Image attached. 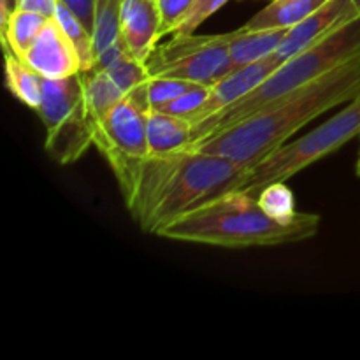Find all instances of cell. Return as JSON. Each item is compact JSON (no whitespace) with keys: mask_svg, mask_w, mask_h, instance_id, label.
I'll list each match as a JSON object with an SVG mask.
<instances>
[{"mask_svg":"<svg viewBox=\"0 0 360 360\" xmlns=\"http://www.w3.org/2000/svg\"><path fill=\"white\" fill-rule=\"evenodd\" d=\"M248 171V165L199 148L148 155L127 207L144 232L157 234L186 211L239 190Z\"/></svg>","mask_w":360,"mask_h":360,"instance_id":"1","label":"cell"},{"mask_svg":"<svg viewBox=\"0 0 360 360\" xmlns=\"http://www.w3.org/2000/svg\"><path fill=\"white\" fill-rule=\"evenodd\" d=\"M360 95V55L217 136L190 144L253 167L304 125Z\"/></svg>","mask_w":360,"mask_h":360,"instance_id":"2","label":"cell"},{"mask_svg":"<svg viewBox=\"0 0 360 360\" xmlns=\"http://www.w3.org/2000/svg\"><path fill=\"white\" fill-rule=\"evenodd\" d=\"M319 214L301 213L294 221L269 217L253 193L231 190L164 225L155 236L172 241L253 248L301 243L315 238L320 229Z\"/></svg>","mask_w":360,"mask_h":360,"instance_id":"3","label":"cell"},{"mask_svg":"<svg viewBox=\"0 0 360 360\" xmlns=\"http://www.w3.org/2000/svg\"><path fill=\"white\" fill-rule=\"evenodd\" d=\"M357 55H360V14L327 34L308 49L285 60L259 86L253 88L238 102L193 125L190 144L217 136L221 130L243 122Z\"/></svg>","mask_w":360,"mask_h":360,"instance_id":"4","label":"cell"},{"mask_svg":"<svg viewBox=\"0 0 360 360\" xmlns=\"http://www.w3.org/2000/svg\"><path fill=\"white\" fill-rule=\"evenodd\" d=\"M148 81L125 94V97L109 111L104 122L94 130V144L108 158L122 188L125 206L134 195L141 165L150 155L148 115L151 104Z\"/></svg>","mask_w":360,"mask_h":360,"instance_id":"5","label":"cell"},{"mask_svg":"<svg viewBox=\"0 0 360 360\" xmlns=\"http://www.w3.org/2000/svg\"><path fill=\"white\" fill-rule=\"evenodd\" d=\"M360 136V95L348 102L336 116L313 129L306 136L287 141L250 167L239 190L255 195L274 181H287L308 165L334 153L341 146Z\"/></svg>","mask_w":360,"mask_h":360,"instance_id":"6","label":"cell"},{"mask_svg":"<svg viewBox=\"0 0 360 360\" xmlns=\"http://www.w3.org/2000/svg\"><path fill=\"white\" fill-rule=\"evenodd\" d=\"M146 69L150 77H176L211 86L234 72L227 34L174 35L153 49Z\"/></svg>","mask_w":360,"mask_h":360,"instance_id":"7","label":"cell"},{"mask_svg":"<svg viewBox=\"0 0 360 360\" xmlns=\"http://www.w3.org/2000/svg\"><path fill=\"white\" fill-rule=\"evenodd\" d=\"M357 16L359 13L354 6V0H327L323 6L313 11L306 20L288 30L280 48L273 53L274 58L283 63L285 60L297 55L299 51L308 49L327 34Z\"/></svg>","mask_w":360,"mask_h":360,"instance_id":"8","label":"cell"},{"mask_svg":"<svg viewBox=\"0 0 360 360\" xmlns=\"http://www.w3.org/2000/svg\"><path fill=\"white\" fill-rule=\"evenodd\" d=\"M25 62L46 79H60L81 72L79 56L55 16L49 18L30 46Z\"/></svg>","mask_w":360,"mask_h":360,"instance_id":"9","label":"cell"},{"mask_svg":"<svg viewBox=\"0 0 360 360\" xmlns=\"http://www.w3.org/2000/svg\"><path fill=\"white\" fill-rule=\"evenodd\" d=\"M280 65L281 62H278V60L274 58V55H269L267 58L259 60V62L255 63H250V65L241 67V69H236L234 72H231L229 76L221 77L220 81L211 84L204 102L197 108V111L190 116L188 122L192 123L193 127L199 122H202V120L217 115L221 109L229 108L231 104L238 102L239 98L245 97L246 94H250L253 88L259 86V84L262 83L271 72H274Z\"/></svg>","mask_w":360,"mask_h":360,"instance_id":"10","label":"cell"},{"mask_svg":"<svg viewBox=\"0 0 360 360\" xmlns=\"http://www.w3.org/2000/svg\"><path fill=\"white\" fill-rule=\"evenodd\" d=\"M160 27L157 0H123L120 39L130 56L146 63L162 37Z\"/></svg>","mask_w":360,"mask_h":360,"instance_id":"11","label":"cell"},{"mask_svg":"<svg viewBox=\"0 0 360 360\" xmlns=\"http://www.w3.org/2000/svg\"><path fill=\"white\" fill-rule=\"evenodd\" d=\"M46 151L58 164H72L94 144V127L88 120L84 101L79 108L74 109L60 125L46 130Z\"/></svg>","mask_w":360,"mask_h":360,"instance_id":"12","label":"cell"},{"mask_svg":"<svg viewBox=\"0 0 360 360\" xmlns=\"http://www.w3.org/2000/svg\"><path fill=\"white\" fill-rule=\"evenodd\" d=\"M84 101L81 72L60 79H46L42 88V101L37 109L46 130L55 129Z\"/></svg>","mask_w":360,"mask_h":360,"instance_id":"13","label":"cell"},{"mask_svg":"<svg viewBox=\"0 0 360 360\" xmlns=\"http://www.w3.org/2000/svg\"><path fill=\"white\" fill-rule=\"evenodd\" d=\"M290 28H266V30H248L241 27L239 30L229 32V53L232 65L236 69L255 63L259 60L273 55Z\"/></svg>","mask_w":360,"mask_h":360,"instance_id":"14","label":"cell"},{"mask_svg":"<svg viewBox=\"0 0 360 360\" xmlns=\"http://www.w3.org/2000/svg\"><path fill=\"white\" fill-rule=\"evenodd\" d=\"M192 143V123L181 116L153 111L148 115V146L150 155L171 153Z\"/></svg>","mask_w":360,"mask_h":360,"instance_id":"15","label":"cell"},{"mask_svg":"<svg viewBox=\"0 0 360 360\" xmlns=\"http://www.w3.org/2000/svg\"><path fill=\"white\" fill-rule=\"evenodd\" d=\"M84 90V109H86L88 120L91 127H98L104 122L112 108L125 97L118 84L104 69H95L81 72Z\"/></svg>","mask_w":360,"mask_h":360,"instance_id":"16","label":"cell"},{"mask_svg":"<svg viewBox=\"0 0 360 360\" xmlns=\"http://www.w3.org/2000/svg\"><path fill=\"white\" fill-rule=\"evenodd\" d=\"M327 0H271L262 11L250 18L245 28L266 30V28H292L323 6Z\"/></svg>","mask_w":360,"mask_h":360,"instance_id":"17","label":"cell"},{"mask_svg":"<svg viewBox=\"0 0 360 360\" xmlns=\"http://www.w3.org/2000/svg\"><path fill=\"white\" fill-rule=\"evenodd\" d=\"M4 58H6V86L21 104L37 111L42 101L44 77L35 72L11 49L4 48Z\"/></svg>","mask_w":360,"mask_h":360,"instance_id":"18","label":"cell"},{"mask_svg":"<svg viewBox=\"0 0 360 360\" xmlns=\"http://www.w3.org/2000/svg\"><path fill=\"white\" fill-rule=\"evenodd\" d=\"M49 18L44 14L32 13V11L14 9L7 23L0 27V39H2V48L11 49L16 56L25 60L28 49L34 44L37 35L46 27Z\"/></svg>","mask_w":360,"mask_h":360,"instance_id":"19","label":"cell"},{"mask_svg":"<svg viewBox=\"0 0 360 360\" xmlns=\"http://www.w3.org/2000/svg\"><path fill=\"white\" fill-rule=\"evenodd\" d=\"M123 0H97L94 18V49L95 60L101 53L120 41V20Z\"/></svg>","mask_w":360,"mask_h":360,"instance_id":"20","label":"cell"},{"mask_svg":"<svg viewBox=\"0 0 360 360\" xmlns=\"http://www.w3.org/2000/svg\"><path fill=\"white\" fill-rule=\"evenodd\" d=\"M55 20L58 21L62 30L65 32V35L69 37V41L72 42L74 49H76L77 56H79L81 62V72L84 70H90L95 65V49H94V37H91V32L67 9L63 4L56 2L55 9Z\"/></svg>","mask_w":360,"mask_h":360,"instance_id":"21","label":"cell"},{"mask_svg":"<svg viewBox=\"0 0 360 360\" xmlns=\"http://www.w3.org/2000/svg\"><path fill=\"white\" fill-rule=\"evenodd\" d=\"M259 204L269 217L276 218L280 221H294L299 217V211H295V199L292 190L285 185V181H274L264 186L259 192Z\"/></svg>","mask_w":360,"mask_h":360,"instance_id":"22","label":"cell"},{"mask_svg":"<svg viewBox=\"0 0 360 360\" xmlns=\"http://www.w3.org/2000/svg\"><path fill=\"white\" fill-rule=\"evenodd\" d=\"M104 70L112 77V81L118 84L120 90H122L123 94H129L132 88L137 86V84L150 79V72H148L146 69V63L139 62L137 58L130 56L129 53L120 56L116 62H112L111 65Z\"/></svg>","mask_w":360,"mask_h":360,"instance_id":"23","label":"cell"},{"mask_svg":"<svg viewBox=\"0 0 360 360\" xmlns=\"http://www.w3.org/2000/svg\"><path fill=\"white\" fill-rule=\"evenodd\" d=\"M197 83L185 79H176V77H150L148 81V91H150V104L151 109L158 111L165 104L172 102L174 98L181 97L183 94L195 88Z\"/></svg>","mask_w":360,"mask_h":360,"instance_id":"24","label":"cell"},{"mask_svg":"<svg viewBox=\"0 0 360 360\" xmlns=\"http://www.w3.org/2000/svg\"><path fill=\"white\" fill-rule=\"evenodd\" d=\"M227 2L229 0H193L188 13L183 16V20L179 21L178 25H176L172 35L193 34L207 18L213 16V14L217 13V11H220Z\"/></svg>","mask_w":360,"mask_h":360,"instance_id":"25","label":"cell"},{"mask_svg":"<svg viewBox=\"0 0 360 360\" xmlns=\"http://www.w3.org/2000/svg\"><path fill=\"white\" fill-rule=\"evenodd\" d=\"M207 91H210V86L197 84L195 88H192L190 91L183 94L181 97L174 98L172 102L165 104L164 108L158 109V111H164V112H169V115H176V116H181V118L188 120L190 116L197 111V108L202 104L204 98H206V95H207Z\"/></svg>","mask_w":360,"mask_h":360,"instance_id":"26","label":"cell"},{"mask_svg":"<svg viewBox=\"0 0 360 360\" xmlns=\"http://www.w3.org/2000/svg\"><path fill=\"white\" fill-rule=\"evenodd\" d=\"M193 0H157L158 11H160V35H169L174 32L176 25L183 20L186 13H188L190 6Z\"/></svg>","mask_w":360,"mask_h":360,"instance_id":"27","label":"cell"},{"mask_svg":"<svg viewBox=\"0 0 360 360\" xmlns=\"http://www.w3.org/2000/svg\"><path fill=\"white\" fill-rule=\"evenodd\" d=\"M63 4L84 27L94 32V18H95V4L97 0H56Z\"/></svg>","mask_w":360,"mask_h":360,"instance_id":"28","label":"cell"},{"mask_svg":"<svg viewBox=\"0 0 360 360\" xmlns=\"http://www.w3.org/2000/svg\"><path fill=\"white\" fill-rule=\"evenodd\" d=\"M16 9L32 11L53 18L56 9V0H16Z\"/></svg>","mask_w":360,"mask_h":360,"instance_id":"29","label":"cell"},{"mask_svg":"<svg viewBox=\"0 0 360 360\" xmlns=\"http://www.w3.org/2000/svg\"><path fill=\"white\" fill-rule=\"evenodd\" d=\"M14 9H16V0H0V27L7 23Z\"/></svg>","mask_w":360,"mask_h":360,"instance_id":"30","label":"cell"},{"mask_svg":"<svg viewBox=\"0 0 360 360\" xmlns=\"http://www.w3.org/2000/svg\"><path fill=\"white\" fill-rule=\"evenodd\" d=\"M354 6H355V9H357V13L360 14V0H354Z\"/></svg>","mask_w":360,"mask_h":360,"instance_id":"31","label":"cell"},{"mask_svg":"<svg viewBox=\"0 0 360 360\" xmlns=\"http://www.w3.org/2000/svg\"><path fill=\"white\" fill-rule=\"evenodd\" d=\"M355 171H357V176L360 178V153H359V158H357V169H355Z\"/></svg>","mask_w":360,"mask_h":360,"instance_id":"32","label":"cell"}]
</instances>
